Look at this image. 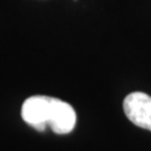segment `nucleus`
<instances>
[{
    "label": "nucleus",
    "mask_w": 151,
    "mask_h": 151,
    "mask_svg": "<svg viewBox=\"0 0 151 151\" xmlns=\"http://www.w3.org/2000/svg\"><path fill=\"white\" fill-rule=\"evenodd\" d=\"M76 124V113L73 106L60 99L53 97L52 114L48 127L56 134H67Z\"/></svg>",
    "instance_id": "obj_3"
},
{
    "label": "nucleus",
    "mask_w": 151,
    "mask_h": 151,
    "mask_svg": "<svg viewBox=\"0 0 151 151\" xmlns=\"http://www.w3.org/2000/svg\"><path fill=\"white\" fill-rule=\"evenodd\" d=\"M53 97L34 95L28 97L22 106V120L37 131H45L52 114Z\"/></svg>",
    "instance_id": "obj_1"
},
{
    "label": "nucleus",
    "mask_w": 151,
    "mask_h": 151,
    "mask_svg": "<svg viewBox=\"0 0 151 151\" xmlns=\"http://www.w3.org/2000/svg\"><path fill=\"white\" fill-rule=\"evenodd\" d=\"M127 118L137 127L151 131V96L142 92H133L123 101Z\"/></svg>",
    "instance_id": "obj_2"
}]
</instances>
